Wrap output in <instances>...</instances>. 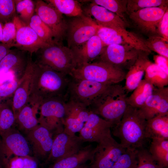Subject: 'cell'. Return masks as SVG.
I'll return each instance as SVG.
<instances>
[{"instance_id":"cell-34","label":"cell","mask_w":168,"mask_h":168,"mask_svg":"<svg viewBox=\"0 0 168 168\" xmlns=\"http://www.w3.org/2000/svg\"><path fill=\"white\" fill-rule=\"evenodd\" d=\"M28 25L45 42L50 45L60 44L54 41L51 30L37 15L32 16Z\"/></svg>"},{"instance_id":"cell-23","label":"cell","mask_w":168,"mask_h":168,"mask_svg":"<svg viewBox=\"0 0 168 168\" xmlns=\"http://www.w3.org/2000/svg\"><path fill=\"white\" fill-rule=\"evenodd\" d=\"M105 46L100 37L96 35L79 48L73 50L77 63V67L97 60Z\"/></svg>"},{"instance_id":"cell-9","label":"cell","mask_w":168,"mask_h":168,"mask_svg":"<svg viewBox=\"0 0 168 168\" xmlns=\"http://www.w3.org/2000/svg\"><path fill=\"white\" fill-rule=\"evenodd\" d=\"M109 85L76 79L70 76L66 98L89 107L94 99Z\"/></svg>"},{"instance_id":"cell-11","label":"cell","mask_w":168,"mask_h":168,"mask_svg":"<svg viewBox=\"0 0 168 168\" xmlns=\"http://www.w3.org/2000/svg\"><path fill=\"white\" fill-rule=\"evenodd\" d=\"M96 35L105 46L112 44L128 45L140 51L147 54L151 52L145 44L144 40L125 28L99 26Z\"/></svg>"},{"instance_id":"cell-3","label":"cell","mask_w":168,"mask_h":168,"mask_svg":"<svg viewBox=\"0 0 168 168\" xmlns=\"http://www.w3.org/2000/svg\"><path fill=\"white\" fill-rule=\"evenodd\" d=\"M127 94L119 83L109 85L93 101L90 110L114 126L120 121L127 107Z\"/></svg>"},{"instance_id":"cell-25","label":"cell","mask_w":168,"mask_h":168,"mask_svg":"<svg viewBox=\"0 0 168 168\" xmlns=\"http://www.w3.org/2000/svg\"><path fill=\"white\" fill-rule=\"evenodd\" d=\"M147 54L140 53L134 63L126 73L124 88L127 94L133 91L137 86L142 78L149 62Z\"/></svg>"},{"instance_id":"cell-37","label":"cell","mask_w":168,"mask_h":168,"mask_svg":"<svg viewBox=\"0 0 168 168\" xmlns=\"http://www.w3.org/2000/svg\"><path fill=\"white\" fill-rule=\"evenodd\" d=\"M168 0H128L126 8L128 15L140 10L150 7L167 5Z\"/></svg>"},{"instance_id":"cell-44","label":"cell","mask_w":168,"mask_h":168,"mask_svg":"<svg viewBox=\"0 0 168 168\" xmlns=\"http://www.w3.org/2000/svg\"><path fill=\"white\" fill-rule=\"evenodd\" d=\"M16 34L15 25L12 21L5 23L3 28V40L2 43L14 47Z\"/></svg>"},{"instance_id":"cell-24","label":"cell","mask_w":168,"mask_h":168,"mask_svg":"<svg viewBox=\"0 0 168 168\" xmlns=\"http://www.w3.org/2000/svg\"><path fill=\"white\" fill-rule=\"evenodd\" d=\"M90 14L100 26L111 28L126 29L128 24L115 14L105 8L92 2L89 7Z\"/></svg>"},{"instance_id":"cell-40","label":"cell","mask_w":168,"mask_h":168,"mask_svg":"<svg viewBox=\"0 0 168 168\" xmlns=\"http://www.w3.org/2000/svg\"><path fill=\"white\" fill-rule=\"evenodd\" d=\"M137 157L136 168H165L155 161L148 150L143 147L137 149Z\"/></svg>"},{"instance_id":"cell-13","label":"cell","mask_w":168,"mask_h":168,"mask_svg":"<svg viewBox=\"0 0 168 168\" xmlns=\"http://www.w3.org/2000/svg\"><path fill=\"white\" fill-rule=\"evenodd\" d=\"M140 53V51L129 45L112 44L104 47L96 60L105 62L124 70V67L129 69Z\"/></svg>"},{"instance_id":"cell-47","label":"cell","mask_w":168,"mask_h":168,"mask_svg":"<svg viewBox=\"0 0 168 168\" xmlns=\"http://www.w3.org/2000/svg\"><path fill=\"white\" fill-rule=\"evenodd\" d=\"M12 46L0 42V61L11 51Z\"/></svg>"},{"instance_id":"cell-15","label":"cell","mask_w":168,"mask_h":168,"mask_svg":"<svg viewBox=\"0 0 168 168\" xmlns=\"http://www.w3.org/2000/svg\"><path fill=\"white\" fill-rule=\"evenodd\" d=\"M12 21L16 29L14 47L28 52L32 55L41 49L50 45L43 41L35 32L18 16H15Z\"/></svg>"},{"instance_id":"cell-16","label":"cell","mask_w":168,"mask_h":168,"mask_svg":"<svg viewBox=\"0 0 168 168\" xmlns=\"http://www.w3.org/2000/svg\"><path fill=\"white\" fill-rule=\"evenodd\" d=\"M84 143L79 136L63 132L53 139L50 152L46 162L52 163L72 155L80 150Z\"/></svg>"},{"instance_id":"cell-5","label":"cell","mask_w":168,"mask_h":168,"mask_svg":"<svg viewBox=\"0 0 168 168\" xmlns=\"http://www.w3.org/2000/svg\"><path fill=\"white\" fill-rule=\"evenodd\" d=\"M126 75L124 70L97 60L77 67L70 75L76 79L111 84L122 82L125 79Z\"/></svg>"},{"instance_id":"cell-39","label":"cell","mask_w":168,"mask_h":168,"mask_svg":"<svg viewBox=\"0 0 168 168\" xmlns=\"http://www.w3.org/2000/svg\"><path fill=\"white\" fill-rule=\"evenodd\" d=\"M144 42L151 51L152 50L168 58V44L166 43L168 41L164 38L158 35L151 36Z\"/></svg>"},{"instance_id":"cell-1","label":"cell","mask_w":168,"mask_h":168,"mask_svg":"<svg viewBox=\"0 0 168 168\" xmlns=\"http://www.w3.org/2000/svg\"><path fill=\"white\" fill-rule=\"evenodd\" d=\"M34 62L31 91L28 103L39 106L44 100L66 97L70 76Z\"/></svg>"},{"instance_id":"cell-19","label":"cell","mask_w":168,"mask_h":168,"mask_svg":"<svg viewBox=\"0 0 168 168\" xmlns=\"http://www.w3.org/2000/svg\"><path fill=\"white\" fill-rule=\"evenodd\" d=\"M113 126L111 123L90 110L88 119L79 132V136L84 142L98 143Z\"/></svg>"},{"instance_id":"cell-8","label":"cell","mask_w":168,"mask_h":168,"mask_svg":"<svg viewBox=\"0 0 168 168\" xmlns=\"http://www.w3.org/2000/svg\"><path fill=\"white\" fill-rule=\"evenodd\" d=\"M65 97H56L43 101L38 107L39 123L52 132L58 129L61 133L64 129L63 119L65 113Z\"/></svg>"},{"instance_id":"cell-43","label":"cell","mask_w":168,"mask_h":168,"mask_svg":"<svg viewBox=\"0 0 168 168\" xmlns=\"http://www.w3.org/2000/svg\"><path fill=\"white\" fill-rule=\"evenodd\" d=\"M5 163L7 168H37L36 162L30 157L16 158Z\"/></svg>"},{"instance_id":"cell-20","label":"cell","mask_w":168,"mask_h":168,"mask_svg":"<svg viewBox=\"0 0 168 168\" xmlns=\"http://www.w3.org/2000/svg\"><path fill=\"white\" fill-rule=\"evenodd\" d=\"M34 62L29 57L25 72L12 97V108L15 117L21 109L28 102L31 91Z\"/></svg>"},{"instance_id":"cell-18","label":"cell","mask_w":168,"mask_h":168,"mask_svg":"<svg viewBox=\"0 0 168 168\" xmlns=\"http://www.w3.org/2000/svg\"><path fill=\"white\" fill-rule=\"evenodd\" d=\"M139 109L147 120L157 116L168 115V87H154L152 94Z\"/></svg>"},{"instance_id":"cell-2","label":"cell","mask_w":168,"mask_h":168,"mask_svg":"<svg viewBox=\"0 0 168 168\" xmlns=\"http://www.w3.org/2000/svg\"><path fill=\"white\" fill-rule=\"evenodd\" d=\"M147 120L140 110L129 105L119 122L113 127V134L124 148L138 149L143 147L146 138Z\"/></svg>"},{"instance_id":"cell-12","label":"cell","mask_w":168,"mask_h":168,"mask_svg":"<svg viewBox=\"0 0 168 168\" xmlns=\"http://www.w3.org/2000/svg\"><path fill=\"white\" fill-rule=\"evenodd\" d=\"M167 6L143 8L128 14L134 25L142 32L150 36L157 35L159 23Z\"/></svg>"},{"instance_id":"cell-36","label":"cell","mask_w":168,"mask_h":168,"mask_svg":"<svg viewBox=\"0 0 168 168\" xmlns=\"http://www.w3.org/2000/svg\"><path fill=\"white\" fill-rule=\"evenodd\" d=\"M14 1L16 12L19 14L18 17L28 25L35 11L34 2L31 0H15Z\"/></svg>"},{"instance_id":"cell-10","label":"cell","mask_w":168,"mask_h":168,"mask_svg":"<svg viewBox=\"0 0 168 168\" xmlns=\"http://www.w3.org/2000/svg\"><path fill=\"white\" fill-rule=\"evenodd\" d=\"M35 11L51 30L54 41L58 43L66 36L67 21L63 15L51 5L42 0L36 1Z\"/></svg>"},{"instance_id":"cell-42","label":"cell","mask_w":168,"mask_h":168,"mask_svg":"<svg viewBox=\"0 0 168 168\" xmlns=\"http://www.w3.org/2000/svg\"><path fill=\"white\" fill-rule=\"evenodd\" d=\"M20 80L13 77L0 83V100L12 97Z\"/></svg>"},{"instance_id":"cell-38","label":"cell","mask_w":168,"mask_h":168,"mask_svg":"<svg viewBox=\"0 0 168 168\" xmlns=\"http://www.w3.org/2000/svg\"><path fill=\"white\" fill-rule=\"evenodd\" d=\"M138 162L137 149H126L111 168H136Z\"/></svg>"},{"instance_id":"cell-28","label":"cell","mask_w":168,"mask_h":168,"mask_svg":"<svg viewBox=\"0 0 168 168\" xmlns=\"http://www.w3.org/2000/svg\"><path fill=\"white\" fill-rule=\"evenodd\" d=\"M154 87L150 83L142 79L131 94L127 97V105L140 109L152 94Z\"/></svg>"},{"instance_id":"cell-32","label":"cell","mask_w":168,"mask_h":168,"mask_svg":"<svg viewBox=\"0 0 168 168\" xmlns=\"http://www.w3.org/2000/svg\"><path fill=\"white\" fill-rule=\"evenodd\" d=\"M63 15L72 17L82 15L83 11L81 4L75 0H45Z\"/></svg>"},{"instance_id":"cell-27","label":"cell","mask_w":168,"mask_h":168,"mask_svg":"<svg viewBox=\"0 0 168 168\" xmlns=\"http://www.w3.org/2000/svg\"><path fill=\"white\" fill-rule=\"evenodd\" d=\"M147 139L168 140V115H159L147 120Z\"/></svg>"},{"instance_id":"cell-46","label":"cell","mask_w":168,"mask_h":168,"mask_svg":"<svg viewBox=\"0 0 168 168\" xmlns=\"http://www.w3.org/2000/svg\"><path fill=\"white\" fill-rule=\"evenodd\" d=\"M168 58L160 55H155L154 56L155 63L167 74H168Z\"/></svg>"},{"instance_id":"cell-49","label":"cell","mask_w":168,"mask_h":168,"mask_svg":"<svg viewBox=\"0 0 168 168\" xmlns=\"http://www.w3.org/2000/svg\"><path fill=\"white\" fill-rule=\"evenodd\" d=\"M89 164L86 163L81 165L75 168H88Z\"/></svg>"},{"instance_id":"cell-35","label":"cell","mask_w":168,"mask_h":168,"mask_svg":"<svg viewBox=\"0 0 168 168\" xmlns=\"http://www.w3.org/2000/svg\"><path fill=\"white\" fill-rule=\"evenodd\" d=\"M127 0H94L92 2L102 6L115 14L127 22L126 14H127L126 6Z\"/></svg>"},{"instance_id":"cell-7","label":"cell","mask_w":168,"mask_h":168,"mask_svg":"<svg viewBox=\"0 0 168 168\" xmlns=\"http://www.w3.org/2000/svg\"><path fill=\"white\" fill-rule=\"evenodd\" d=\"M97 143L88 168H111L126 149L113 138L110 131Z\"/></svg>"},{"instance_id":"cell-22","label":"cell","mask_w":168,"mask_h":168,"mask_svg":"<svg viewBox=\"0 0 168 168\" xmlns=\"http://www.w3.org/2000/svg\"><path fill=\"white\" fill-rule=\"evenodd\" d=\"M18 49L11 50L0 61V74L11 73L20 80L24 74L31 54Z\"/></svg>"},{"instance_id":"cell-14","label":"cell","mask_w":168,"mask_h":168,"mask_svg":"<svg viewBox=\"0 0 168 168\" xmlns=\"http://www.w3.org/2000/svg\"><path fill=\"white\" fill-rule=\"evenodd\" d=\"M90 112L89 107L66 98L63 119V132L71 135L79 132L87 120Z\"/></svg>"},{"instance_id":"cell-21","label":"cell","mask_w":168,"mask_h":168,"mask_svg":"<svg viewBox=\"0 0 168 168\" xmlns=\"http://www.w3.org/2000/svg\"><path fill=\"white\" fill-rule=\"evenodd\" d=\"M27 138L32 145L34 155L40 158H47L50 152L53 141L52 134L48 128L40 124L30 130Z\"/></svg>"},{"instance_id":"cell-26","label":"cell","mask_w":168,"mask_h":168,"mask_svg":"<svg viewBox=\"0 0 168 168\" xmlns=\"http://www.w3.org/2000/svg\"><path fill=\"white\" fill-rule=\"evenodd\" d=\"M96 147L89 144L83 147L76 153L55 162L49 168H75L81 165L91 161Z\"/></svg>"},{"instance_id":"cell-4","label":"cell","mask_w":168,"mask_h":168,"mask_svg":"<svg viewBox=\"0 0 168 168\" xmlns=\"http://www.w3.org/2000/svg\"><path fill=\"white\" fill-rule=\"evenodd\" d=\"M35 63L70 75L77 63L73 50L62 44L50 45L36 53Z\"/></svg>"},{"instance_id":"cell-41","label":"cell","mask_w":168,"mask_h":168,"mask_svg":"<svg viewBox=\"0 0 168 168\" xmlns=\"http://www.w3.org/2000/svg\"><path fill=\"white\" fill-rule=\"evenodd\" d=\"M14 0H0V22L11 21L16 16Z\"/></svg>"},{"instance_id":"cell-30","label":"cell","mask_w":168,"mask_h":168,"mask_svg":"<svg viewBox=\"0 0 168 168\" xmlns=\"http://www.w3.org/2000/svg\"><path fill=\"white\" fill-rule=\"evenodd\" d=\"M148 151L153 159L165 168L168 167V140L152 139Z\"/></svg>"},{"instance_id":"cell-33","label":"cell","mask_w":168,"mask_h":168,"mask_svg":"<svg viewBox=\"0 0 168 168\" xmlns=\"http://www.w3.org/2000/svg\"><path fill=\"white\" fill-rule=\"evenodd\" d=\"M12 97L6 101L0 100V133L9 129L16 121L12 108Z\"/></svg>"},{"instance_id":"cell-48","label":"cell","mask_w":168,"mask_h":168,"mask_svg":"<svg viewBox=\"0 0 168 168\" xmlns=\"http://www.w3.org/2000/svg\"><path fill=\"white\" fill-rule=\"evenodd\" d=\"M3 25L0 22V42H2L3 40Z\"/></svg>"},{"instance_id":"cell-17","label":"cell","mask_w":168,"mask_h":168,"mask_svg":"<svg viewBox=\"0 0 168 168\" xmlns=\"http://www.w3.org/2000/svg\"><path fill=\"white\" fill-rule=\"evenodd\" d=\"M2 139L0 143V152L5 163L12 155L30 157L29 147L26 138L20 133L10 129L0 133Z\"/></svg>"},{"instance_id":"cell-6","label":"cell","mask_w":168,"mask_h":168,"mask_svg":"<svg viewBox=\"0 0 168 168\" xmlns=\"http://www.w3.org/2000/svg\"><path fill=\"white\" fill-rule=\"evenodd\" d=\"M99 27L94 20L83 14L73 17L67 21L68 47L72 50L79 48L96 35Z\"/></svg>"},{"instance_id":"cell-45","label":"cell","mask_w":168,"mask_h":168,"mask_svg":"<svg viewBox=\"0 0 168 168\" xmlns=\"http://www.w3.org/2000/svg\"><path fill=\"white\" fill-rule=\"evenodd\" d=\"M158 35L168 41V11L166 10L158 26Z\"/></svg>"},{"instance_id":"cell-31","label":"cell","mask_w":168,"mask_h":168,"mask_svg":"<svg viewBox=\"0 0 168 168\" xmlns=\"http://www.w3.org/2000/svg\"><path fill=\"white\" fill-rule=\"evenodd\" d=\"M145 79L154 87L161 88L168 84V74L155 63L149 61L145 70Z\"/></svg>"},{"instance_id":"cell-29","label":"cell","mask_w":168,"mask_h":168,"mask_svg":"<svg viewBox=\"0 0 168 168\" xmlns=\"http://www.w3.org/2000/svg\"><path fill=\"white\" fill-rule=\"evenodd\" d=\"M38 109V106L27 103L17 113L16 120L22 128L31 130L39 123L36 115Z\"/></svg>"}]
</instances>
